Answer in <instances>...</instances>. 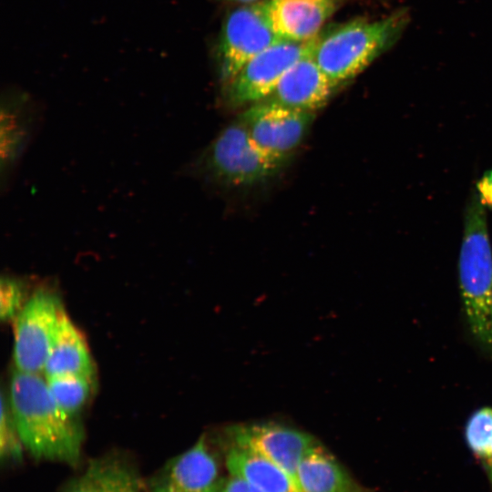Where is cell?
I'll use <instances>...</instances> for the list:
<instances>
[{
	"label": "cell",
	"mask_w": 492,
	"mask_h": 492,
	"mask_svg": "<svg viewBox=\"0 0 492 492\" xmlns=\"http://www.w3.org/2000/svg\"><path fill=\"white\" fill-rule=\"evenodd\" d=\"M7 399L23 446L33 456L69 465L78 462L82 428L55 402L46 377L15 369Z\"/></svg>",
	"instance_id": "cell-1"
},
{
	"label": "cell",
	"mask_w": 492,
	"mask_h": 492,
	"mask_svg": "<svg viewBox=\"0 0 492 492\" xmlns=\"http://www.w3.org/2000/svg\"><path fill=\"white\" fill-rule=\"evenodd\" d=\"M409 21L406 8L378 20L357 19L317 38L313 57L333 88L352 80L401 36Z\"/></svg>",
	"instance_id": "cell-2"
},
{
	"label": "cell",
	"mask_w": 492,
	"mask_h": 492,
	"mask_svg": "<svg viewBox=\"0 0 492 492\" xmlns=\"http://www.w3.org/2000/svg\"><path fill=\"white\" fill-rule=\"evenodd\" d=\"M458 270L468 329L481 350L492 357V251L485 208L477 192L466 208Z\"/></svg>",
	"instance_id": "cell-3"
},
{
	"label": "cell",
	"mask_w": 492,
	"mask_h": 492,
	"mask_svg": "<svg viewBox=\"0 0 492 492\" xmlns=\"http://www.w3.org/2000/svg\"><path fill=\"white\" fill-rule=\"evenodd\" d=\"M203 163L214 179L234 188L261 184L284 165L255 143L240 119L220 132L208 148Z\"/></svg>",
	"instance_id": "cell-4"
},
{
	"label": "cell",
	"mask_w": 492,
	"mask_h": 492,
	"mask_svg": "<svg viewBox=\"0 0 492 492\" xmlns=\"http://www.w3.org/2000/svg\"><path fill=\"white\" fill-rule=\"evenodd\" d=\"M281 40L268 0L246 3L232 10L224 21L219 44L221 81L227 84L248 61Z\"/></svg>",
	"instance_id": "cell-5"
},
{
	"label": "cell",
	"mask_w": 492,
	"mask_h": 492,
	"mask_svg": "<svg viewBox=\"0 0 492 492\" xmlns=\"http://www.w3.org/2000/svg\"><path fill=\"white\" fill-rule=\"evenodd\" d=\"M65 313L58 296L39 288L15 319L13 357L15 370L42 374Z\"/></svg>",
	"instance_id": "cell-6"
},
{
	"label": "cell",
	"mask_w": 492,
	"mask_h": 492,
	"mask_svg": "<svg viewBox=\"0 0 492 492\" xmlns=\"http://www.w3.org/2000/svg\"><path fill=\"white\" fill-rule=\"evenodd\" d=\"M318 36L305 42L281 40L252 57L225 84L228 104L240 108L263 100L293 64L313 54Z\"/></svg>",
	"instance_id": "cell-7"
},
{
	"label": "cell",
	"mask_w": 492,
	"mask_h": 492,
	"mask_svg": "<svg viewBox=\"0 0 492 492\" xmlns=\"http://www.w3.org/2000/svg\"><path fill=\"white\" fill-rule=\"evenodd\" d=\"M314 117L313 112L259 101L250 105L238 119L265 153L284 163L304 139Z\"/></svg>",
	"instance_id": "cell-8"
},
{
	"label": "cell",
	"mask_w": 492,
	"mask_h": 492,
	"mask_svg": "<svg viewBox=\"0 0 492 492\" xmlns=\"http://www.w3.org/2000/svg\"><path fill=\"white\" fill-rule=\"evenodd\" d=\"M227 432L231 443L267 458L295 480L302 459L321 445L313 436L277 423L231 426Z\"/></svg>",
	"instance_id": "cell-9"
},
{
	"label": "cell",
	"mask_w": 492,
	"mask_h": 492,
	"mask_svg": "<svg viewBox=\"0 0 492 492\" xmlns=\"http://www.w3.org/2000/svg\"><path fill=\"white\" fill-rule=\"evenodd\" d=\"M224 481L203 436L167 464L152 492H220Z\"/></svg>",
	"instance_id": "cell-10"
},
{
	"label": "cell",
	"mask_w": 492,
	"mask_h": 492,
	"mask_svg": "<svg viewBox=\"0 0 492 492\" xmlns=\"http://www.w3.org/2000/svg\"><path fill=\"white\" fill-rule=\"evenodd\" d=\"M333 90L327 77L310 54L293 64L261 101L314 113L327 103Z\"/></svg>",
	"instance_id": "cell-11"
},
{
	"label": "cell",
	"mask_w": 492,
	"mask_h": 492,
	"mask_svg": "<svg viewBox=\"0 0 492 492\" xmlns=\"http://www.w3.org/2000/svg\"><path fill=\"white\" fill-rule=\"evenodd\" d=\"M276 33L283 40L305 42L319 36L333 14L334 0H268Z\"/></svg>",
	"instance_id": "cell-12"
},
{
	"label": "cell",
	"mask_w": 492,
	"mask_h": 492,
	"mask_svg": "<svg viewBox=\"0 0 492 492\" xmlns=\"http://www.w3.org/2000/svg\"><path fill=\"white\" fill-rule=\"evenodd\" d=\"M231 445L226 466L232 477L261 492H302L296 480L282 468L247 447Z\"/></svg>",
	"instance_id": "cell-13"
},
{
	"label": "cell",
	"mask_w": 492,
	"mask_h": 492,
	"mask_svg": "<svg viewBox=\"0 0 492 492\" xmlns=\"http://www.w3.org/2000/svg\"><path fill=\"white\" fill-rule=\"evenodd\" d=\"M296 480L302 492H373L359 483L321 445L302 459Z\"/></svg>",
	"instance_id": "cell-14"
},
{
	"label": "cell",
	"mask_w": 492,
	"mask_h": 492,
	"mask_svg": "<svg viewBox=\"0 0 492 492\" xmlns=\"http://www.w3.org/2000/svg\"><path fill=\"white\" fill-rule=\"evenodd\" d=\"M94 364L87 342L65 313L43 374L45 377H51L66 374L94 376Z\"/></svg>",
	"instance_id": "cell-15"
},
{
	"label": "cell",
	"mask_w": 492,
	"mask_h": 492,
	"mask_svg": "<svg viewBox=\"0 0 492 492\" xmlns=\"http://www.w3.org/2000/svg\"><path fill=\"white\" fill-rule=\"evenodd\" d=\"M93 377L66 374L46 377V379L51 395L57 405L67 415L77 418L92 394Z\"/></svg>",
	"instance_id": "cell-16"
},
{
	"label": "cell",
	"mask_w": 492,
	"mask_h": 492,
	"mask_svg": "<svg viewBox=\"0 0 492 492\" xmlns=\"http://www.w3.org/2000/svg\"><path fill=\"white\" fill-rule=\"evenodd\" d=\"M465 439L474 456L485 464L492 452V407L479 408L469 416Z\"/></svg>",
	"instance_id": "cell-17"
},
{
	"label": "cell",
	"mask_w": 492,
	"mask_h": 492,
	"mask_svg": "<svg viewBox=\"0 0 492 492\" xmlns=\"http://www.w3.org/2000/svg\"><path fill=\"white\" fill-rule=\"evenodd\" d=\"M96 462L100 492H141L138 479L123 463L116 459Z\"/></svg>",
	"instance_id": "cell-18"
},
{
	"label": "cell",
	"mask_w": 492,
	"mask_h": 492,
	"mask_svg": "<svg viewBox=\"0 0 492 492\" xmlns=\"http://www.w3.org/2000/svg\"><path fill=\"white\" fill-rule=\"evenodd\" d=\"M2 162L9 165L17 155L25 140L26 127L20 121L14 108L9 106L2 110Z\"/></svg>",
	"instance_id": "cell-19"
},
{
	"label": "cell",
	"mask_w": 492,
	"mask_h": 492,
	"mask_svg": "<svg viewBox=\"0 0 492 492\" xmlns=\"http://www.w3.org/2000/svg\"><path fill=\"white\" fill-rule=\"evenodd\" d=\"M23 443L19 436L8 399L1 396L0 454L2 460H19Z\"/></svg>",
	"instance_id": "cell-20"
},
{
	"label": "cell",
	"mask_w": 492,
	"mask_h": 492,
	"mask_svg": "<svg viewBox=\"0 0 492 492\" xmlns=\"http://www.w3.org/2000/svg\"><path fill=\"white\" fill-rule=\"evenodd\" d=\"M28 298L26 286L22 281L13 277H3L0 284V314L2 320H15Z\"/></svg>",
	"instance_id": "cell-21"
},
{
	"label": "cell",
	"mask_w": 492,
	"mask_h": 492,
	"mask_svg": "<svg viewBox=\"0 0 492 492\" xmlns=\"http://www.w3.org/2000/svg\"><path fill=\"white\" fill-rule=\"evenodd\" d=\"M64 492H100L97 462L91 463L83 475L71 481Z\"/></svg>",
	"instance_id": "cell-22"
},
{
	"label": "cell",
	"mask_w": 492,
	"mask_h": 492,
	"mask_svg": "<svg viewBox=\"0 0 492 492\" xmlns=\"http://www.w3.org/2000/svg\"><path fill=\"white\" fill-rule=\"evenodd\" d=\"M220 492H261L254 487L249 485L247 482L242 479L231 477L224 481L222 489Z\"/></svg>",
	"instance_id": "cell-23"
},
{
	"label": "cell",
	"mask_w": 492,
	"mask_h": 492,
	"mask_svg": "<svg viewBox=\"0 0 492 492\" xmlns=\"http://www.w3.org/2000/svg\"><path fill=\"white\" fill-rule=\"evenodd\" d=\"M478 188V196L483 205L492 207V170L488 171L481 179Z\"/></svg>",
	"instance_id": "cell-24"
},
{
	"label": "cell",
	"mask_w": 492,
	"mask_h": 492,
	"mask_svg": "<svg viewBox=\"0 0 492 492\" xmlns=\"http://www.w3.org/2000/svg\"><path fill=\"white\" fill-rule=\"evenodd\" d=\"M492 487V452L489 459L482 465Z\"/></svg>",
	"instance_id": "cell-25"
},
{
	"label": "cell",
	"mask_w": 492,
	"mask_h": 492,
	"mask_svg": "<svg viewBox=\"0 0 492 492\" xmlns=\"http://www.w3.org/2000/svg\"><path fill=\"white\" fill-rule=\"evenodd\" d=\"M225 1H227V2H233V3L246 4V3H251V2L257 1V0H225Z\"/></svg>",
	"instance_id": "cell-26"
}]
</instances>
